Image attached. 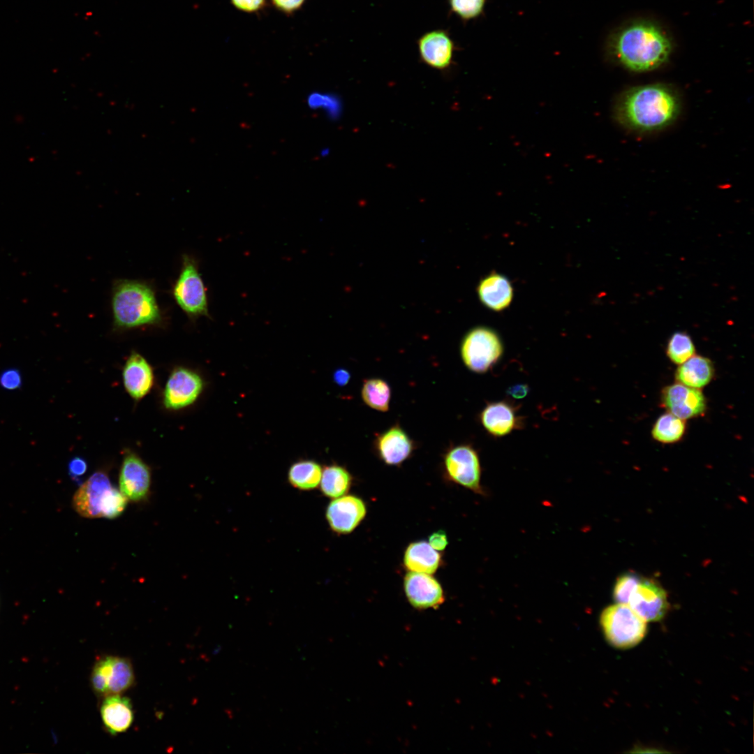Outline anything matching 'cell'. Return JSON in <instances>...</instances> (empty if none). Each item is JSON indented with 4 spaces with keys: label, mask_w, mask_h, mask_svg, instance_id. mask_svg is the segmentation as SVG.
I'll list each match as a JSON object with an SVG mask.
<instances>
[{
    "label": "cell",
    "mask_w": 754,
    "mask_h": 754,
    "mask_svg": "<svg viewBox=\"0 0 754 754\" xmlns=\"http://www.w3.org/2000/svg\"><path fill=\"white\" fill-rule=\"evenodd\" d=\"M611 54L625 67L637 72L658 67L669 57L671 43L665 34L649 22L632 24L615 34L609 43Z\"/></svg>",
    "instance_id": "1"
},
{
    "label": "cell",
    "mask_w": 754,
    "mask_h": 754,
    "mask_svg": "<svg viewBox=\"0 0 754 754\" xmlns=\"http://www.w3.org/2000/svg\"><path fill=\"white\" fill-rule=\"evenodd\" d=\"M679 103L675 94L660 84L630 90L621 99L619 115L629 127L639 131L660 129L676 117Z\"/></svg>",
    "instance_id": "2"
},
{
    "label": "cell",
    "mask_w": 754,
    "mask_h": 754,
    "mask_svg": "<svg viewBox=\"0 0 754 754\" xmlns=\"http://www.w3.org/2000/svg\"><path fill=\"white\" fill-rule=\"evenodd\" d=\"M111 309L117 330L161 325L164 320L156 292L149 283L121 279L112 284Z\"/></svg>",
    "instance_id": "3"
},
{
    "label": "cell",
    "mask_w": 754,
    "mask_h": 754,
    "mask_svg": "<svg viewBox=\"0 0 754 754\" xmlns=\"http://www.w3.org/2000/svg\"><path fill=\"white\" fill-rule=\"evenodd\" d=\"M172 294L176 304L191 320L202 316L209 317L207 288L193 257L183 255Z\"/></svg>",
    "instance_id": "4"
},
{
    "label": "cell",
    "mask_w": 754,
    "mask_h": 754,
    "mask_svg": "<svg viewBox=\"0 0 754 754\" xmlns=\"http://www.w3.org/2000/svg\"><path fill=\"white\" fill-rule=\"evenodd\" d=\"M503 354V344L497 332L485 326L470 330L460 344V355L465 367L471 371L483 374L489 371L500 361Z\"/></svg>",
    "instance_id": "5"
},
{
    "label": "cell",
    "mask_w": 754,
    "mask_h": 754,
    "mask_svg": "<svg viewBox=\"0 0 754 754\" xmlns=\"http://www.w3.org/2000/svg\"><path fill=\"white\" fill-rule=\"evenodd\" d=\"M600 623L607 642L619 649L635 646L647 632L646 621L626 604L616 603L605 608Z\"/></svg>",
    "instance_id": "6"
},
{
    "label": "cell",
    "mask_w": 754,
    "mask_h": 754,
    "mask_svg": "<svg viewBox=\"0 0 754 754\" xmlns=\"http://www.w3.org/2000/svg\"><path fill=\"white\" fill-rule=\"evenodd\" d=\"M443 466L448 480L476 494H485L481 484L480 459L473 445L464 443L451 445L444 454Z\"/></svg>",
    "instance_id": "7"
},
{
    "label": "cell",
    "mask_w": 754,
    "mask_h": 754,
    "mask_svg": "<svg viewBox=\"0 0 754 754\" xmlns=\"http://www.w3.org/2000/svg\"><path fill=\"white\" fill-rule=\"evenodd\" d=\"M520 407L510 398L488 401L478 415L479 422L491 437H504L524 428L526 419L519 413Z\"/></svg>",
    "instance_id": "8"
},
{
    "label": "cell",
    "mask_w": 754,
    "mask_h": 754,
    "mask_svg": "<svg viewBox=\"0 0 754 754\" xmlns=\"http://www.w3.org/2000/svg\"><path fill=\"white\" fill-rule=\"evenodd\" d=\"M202 387V380L197 373L184 367L176 368L166 383L163 404L172 410L186 407L198 399Z\"/></svg>",
    "instance_id": "9"
},
{
    "label": "cell",
    "mask_w": 754,
    "mask_h": 754,
    "mask_svg": "<svg viewBox=\"0 0 754 754\" xmlns=\"http://www.w3.org/2000/svg\"><path fill=\"white\" fill-rule=\"evenodd\" d=\"M628 605L646 622L661 620L669 609L665 589L655 581L642 578L633 591Z\"/></svg>",
    "instance_id": "10"
},
{
    "label": "cell",
    "mask_w": 754,
    "mask_h": 754,
    "mask_svg": "<svg viewBox=\"0 0 754 754\" xmlns=\"http://www.w3.org/2000/svg\"><path fill=\"white\" fill-rule=\"evenodd\" d=\"M367 506L364 501L354 495L333 498L328 504L325 517L330 529L339 535L353 531L364 519Z\"/></svg>",
    "instance_id": "11"
},
{
    "label": "cell",
    "mask_w": 754,
    "mask_h": 754,
    "mask_svg": "<svg viewBox=\"0 0 754 754\" xmlns=\"http://www.w3.org/2000/svg\"><path fill=\"white\" fill-rule=\"evenodd\" d=\"M661 402L669 413L684 420L703 414L707 408L705 397L700 389L679 383L663 390Z\"/></svg>",
    "instance_id": "12"
},
{
    "label": "cell",
    "mask_w": 754,
    "mask_h": 754,
    "mask_svg": "<svg viewBox=\"0 0 754 754\" xmlns=\"http://www.w3.org/2000/svg\"><path fill=\"white\" fill-rule=\"evenodd\" d=\"M408 603L417 609L437 608L445 601L443 589L431 574L408 572L404 578Z\"/></svg>",
    "instance_id": "13"
},
{
    "label": "cell",
    "mask_w": 754,
    "mask_h": 754,
    "mask_svg": "<svg viewBox=\"0 0 754 754\" xmlns=\"http://www.w3.org/2000/svg\"><path fill=\"white\" fill-rule=\"evenodd\" d=\"M374 448L383 463L397 466L413 455L416 444L406 431L396 424L376 435Z\"/></svg>",
    "instance_id": "14"
},
{
    "label": "cell",
    "mask_w": 754,
    "mask_h": 754,
    "mask_svg": "<svg viewBox=\"0 0 754 754\" xmlns=\"http://www.w3.org/2000/svg\"><path fill=\"white\" fill-rule=\"evenodd\" d=\"M120 491L133 501L144 500L149 491L151 473L148 466L135 453L127 452L119 473Z\"/></svg>",
    "instance_id": "15"
},
{
    "label": "cell",
    "mask_w": 754,
    "mask_h": 754,
    "mask_svg": "<svg viewBox=\"0 0 754 754\" xmlns=\"http://www.w3.org/2000/svg\"><path fill=\"white\" fill-rule=\"evenodd\" d=\"M112 487L108 475L103 471L93 473L77 490L73 498L75 511L86 518L101 517V503Z\"/></svg>",
    "instance_id": "16"
},
{
    "label": "cell",
    "mask_w": 754,
    "mask_h": 754,
    "mask_svg": "<svg viewBox=\"0 0 754 754\" xmlns=\"http://www.w3.org/2000/svg\"><path fill=\"white\" fill-rule=\"evenodd\" d=\"M417 47L420 59L431 68L443 70L452 61L454 43L444 29L426 32L417 40Z\"/></svg>",
    "instance_id": "17"
},
{
    "label": "cell",
    "mask_w": 754,
    "mask_h": 754,
    "mask_svg": "<svg viewBox=\"0 0 754 754\" xmlns=\"http://www.w3.org/2000/svg\"><path fill=\"white\" fill-rule=\"evenodd\" d=\"M122 374L126 390L135 400L144 397L153 385L152 369L138 353L133 352L129 356L124 366Z\"/></svg>",
    "instance_id": "18"
},
{
    "label": "cell",
    "mask_w": 754,
    "mask_h": 754,
    "mask_svg": "<svg viewBox=\"0 0 754 754\" xmlns=\"http://www.w3.org/2000/svg\"><path fill=\"white\" fill-rule=\"evenodd\" d=\"M101 716L106 731L111 735L126 732L134 720L130 699L121 695L105 697L101 706Z\"/></svg>",
    "instance_id": "19"
},
{
    "label": "cell",
    "mask_w": 754,
    "mask_h": 754,
    "mask_svg": "<svg viewBox=\"0 0 754 754\" xmlns=\"http://www.w3.org/2000/svg\"><path fill=\"white\" fill-rule=\"evenodd\" d=\"M480 302L487 308L501 311L510 304L513 288L510 281L503 275L491 273L482 279L478 286Z\"/></svg>",
    "instance_id": "20"
},
{
    "label": "cell",
    "mask_w": 754,
    "mask_h": 754,
    "mask_svg": "<svg viewBox=\"0 0 754 754\" xmlns=\"http://www.w3.org/2000/svg\"><path fill=\"white\" fill-rule=\"evenodd\" d=\"M403 562L406 568L411 572L433 574L441 566L442 557L429 542L417 541L406 547Z\"/></svg>",
    "instance_id": "21"
},
{
    "label": "cell",
    "mask_w": 754,
    "mask_h": 754,
    "mask_svg": "<svg viewBox=\"0 0 754 754\" xmlns=\"http://www.w3.org/2000/svg\"><path fill=\"white\" fill-rule=\"evenodd\" d=\"M714 375V368L712 362L707 357L694 355L679 364L675 373V378L677 383L700 389L709 383Z\"/></svg>",
    "instance_id": "22"
},
{
    "label": "cell",
    "mask_w": 754,
    "mask_h": 754,
    "mask_svg": "<svg viewBox=\"0 0 754 754\" xmlns=\"http://www.w3.org/2000/svg\"><path fill=\"white\" fill-rule=\"evenodd\" d=\"M353 480L352 475L344 466L333 464L323 468L319 487L325 496L336 498L348 493Z\"/></svg>",
    "instance_id": "23"
},
{
    "label": "cell",
    "mask_w": 754,
    "mask_h": 754,
    "mask_svg": "<svg viewBox=\"0 0 754 754\" xmlns=\"http://www.w3.org/2000/svg\"><path fill=\"white\" fill-rule=\"evenodd\" d=\"M322 467L313 460H300L293 463L288 472V480L295 489L310 491L320 484Z\"/></svg>",
    "instance_id": "24"
},
{
    "label": "cell",
    "mask_w": 754,
    "mask_h": 754,
    "mask_svg": "<svg viewBox=\"0 0 754 754\" xmlns=\"http://www.w3.org/2000/svg\"><path fill=\"white\" fill-rule=\"evenodd\" d=\"M361 397L369 407L378 411L389 410L391 388L388 383L380 378L364 379L361 388Z\"/></svg>",
    "instance_id": "25"
},
{
    "label": "cell",
    "mask_w": 754,
    "mask_h": 754,
    "mask_svg": "<svg viewBox=\"0 0 754 754\" xmlns=\"http://www.w3.org/2000/svg\"><path fill=\"white\" fill-rule=\"evenodd\" d=\"M686 422L670 413L660 415L653 427V438L663 443H673L680 441L686 431Z\"/></svg>",
    "instance_id": "26"
},
{
    "label": "cell",
    "mask_w": 754,
    "mask_h": 754,
    "mask_svg": "<svg viewBox=\"0 0 754 754\" xmlns=\"http://www.w3.org/2000/svg\"><path fill=\"white\" fill-rule=\"evenodd\" d=\"M135 682L133 665L128 658L114 656L108 682V695H121Z\"/></svg>",
    "instance_id": "27"
},
{
    "label": "cell",
    "mask_w": 754,
    "mask_h": 754,
    "mask_svg": "<svg viewBox=\"0 0 754 754\" xmlns=\"http://www.w3.org/2000/svg\"><path fill=\"white\" fill-rule=\"evenodd\" d=\"M666 353L674 364H681L695 355V348L689 334L685 332H676L668 340Z\"/></svg>",
    "instance_id": "28"
},
{
    "label": "cell",
    "mask_w": 754,
    "mask_h": 754,
    "mask_svg": "<svg viewBox=\"0 0 754 754\" xmlns=\"http://www.w3.org/2000/svg\"><path fill=\"white\" fill-rule=\"evenodd\" d=\"M114 656H106L99 658L94 664L91 674V685L99 697L108 695V682L113 664Z\"/></svg>",
    "instance_id": "29"
},
{
    "label": "cell",
    "mask_w": 754,
    "mask_h": 754,
    "mask_svg": "<svg viewBox=\"0 0 754 754\" xmlns=\"http://www.w3.org/2000/svg\"><path fill=\"white\" fill-rule=\"evenodd\" d=\"M128 498L119 489L112 487L104 496L101 503V517L114 519L125 510Z\"/></svg>",
    "instance_id": "30"
},
{
    "label": "cell",
    "mask_w": 754,
    "mask_h": 754,
    "mask_svg": "<svg viewBox=\"0 0 754 754\" xmlns=\"http://www.w3.org/2000/svg\"><path fill=\"white\" fill-rule=\"evenodd\" d=\"M487 0H448L451 11L464 21L474 20L483 13Z\"/></svg>",
    "instance_id": "31"
},
{
    "label": "cell",
    "mask_w": 754,
    "mask_h": 754,
    "mask_svg": "<svg viewBox=\"0 0 754 754\" xmlns=\"http://www.w3.org/2000/svg\"><path fill=\"white\" fill-rule=\"evenodd\" d=\"M641 578L637 574L626 572L619 576L614 584L613 597L616 603L628 605L630 596Z\"/></svg>",
    "instance_id": "32"
},
{
    "label": "cell",
    "mask_w": 754,
    "mask_h": 754,
    "mask_svg": "<svg viewBox=\"0 0 754 754\" xmlns=\"http://www.w3.org/2000/svg\"><path fill=\"white\" fill-rule=\"evenodd\" d=\"M0 385L8 390H14L22 385V376L16 369L4 370L0 374Z\"/></svg>",
    "instance_id": "33"
},
{
    "label": "cell",
    "mask_w": 754,
    "mask_h": 754,
    "mask_svg": "<svg viewBox=\"0 0 754 754\" xmlns=\"http://www.w3.org/2000/svg\"><path fill=\"white\" fill-rule=\"evenodd\" d=\"M230 1L237 10L246 13H257L263 10L267 6V0H230Z\"/></svg>",
    "instance_id": "34"
},
{
    "label": "cell",
    "mask_w": 754,
    "mask_h": 754,
    "mask_svg": "<svg viewBox=\"0 0 754 754\" xmlns=\"http://www.w3.org/2000/svg\"><path fill=\"white\" fill-rule=\"evenodd\" d=\"M307 0H269L273 7L278 11L291 15L300 10Z\"/></svg>",
    "instance_id": "35"
},
{
    "label": "cell",
    "mask_w": 754,
    "mask_h": 754,
    "mask_svg": "<svg viewBox=\"0 0 754 754\" xmlns=\"http://www.w3.org/2000/svg\"><path fill=\"white\" fill-rule=\"evenodd\" d=\"M87 469V462L81 457H74L68 464V473L73 479L77 480L86 473Z\"/></svg>",
    "instance_id": "36"
},
{
    "label": "cell",
    "mask_w": 754,
    "mask_h": 754,
    "mask_svg": "<svg viewBox=\"0 0 754 754\" xmlns=\"http://www.w3.org/2000/svg\"><path fill=\"white\" fill-rule=\"evenodd\" d=\"M429 544L438 552L445 549L448 545L446 533L441 530L434 532L429 538Z\"/></svg>",
    "instance_id": "37"
},
{
    "label": "cell",
    "mask_w": 754,
    "mask_h": 754,
    "mask_svg": "<svg viewBox=\"0 0 754 754\" xmlns=\"http://www.w3.org/2000/svg\"><path fill=\"white\" fill-rule=\"evenodd\" d=\"M530 391V388L526 384H517L508 387L506 393L509 397L515 399H521L525 398Z\"/></svg>",
    "instance_id": "38"
},
{
    "label": "cell",
    "mask_w": 754,
    "mask_h": 754,
    "mask_svg": "<svg viewBox=\"0 0 754 754\" xmlns=\"http://www.w3.org/2000/svg\"><path fill=\"white\" fill-rule=\"evenodd\" d=\"M350 378V374L348 370L345 369H339L336 370L334 374V380L335 383L340 385H346Z\"/></svg>",
    "instance_id": "39"
}]
</instances>
